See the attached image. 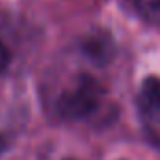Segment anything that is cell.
Wrapping results in <instances>:
<instances>
[{
    "mask_svg": "<svg viewBox=\"0 0 160 160\" xmlns=\"http://www.w3.org/2000/svg\"><path fill=\"white\" fill-rule=\"evenodd\" d=\"M138 104L145 125L155 132H160V78L147 77L142 82Z\"/></svg>",
    "mask_w": 160,
    "mask_h": 160,
    "instance_id": "cell-2",
    "label": "cell"
},
{
    "mask_svg": "<svg viewBox=\"0 0 160 160\" xmlns=\"http://www.w3.org/2000/svg\"><path fill=\"white\" fill-rule=\"evenodd\" d=\"M99 101H101L99 84L93 78L82 77L77 86H73L62 95L58 102V110L67 119H78V118L89 116L97 108Z\"/></svg>",
    "mask_w": 160,
    "mask_h": 160,
    "instance_id": "cell-1",
    "label": "cell"
},
{
    "mask_svg": "<svg viewBox=\"0 0 160 160\" xmlns=\"http://www.w3.org/2000/svg\"><path fill=\"white\" fill-rule=\"evenodd\" d=\"M136 8L143 19L160 24V0H136Z\"/></svg>",
    "mask_w": 160,
    "mask_h": 160,
    "instance_id": "cell-3",
    "label": "cell"
},
{
    "mask_svg": "<svg viewBox=\"0 0 160 160\" xmlns=\"http://www.w3.org/2000/svg\"><path fill=\"white\" fill-rule=\"evenodd\" d=\"M9 65V50L6 48V45L0 41V77L4 75V71Z\"/></svg>",
    "mask_w": 160,
    "mask_h": 160,
    "instance_id": "cell-4",
    "label": "cell"
}]
</instances>
